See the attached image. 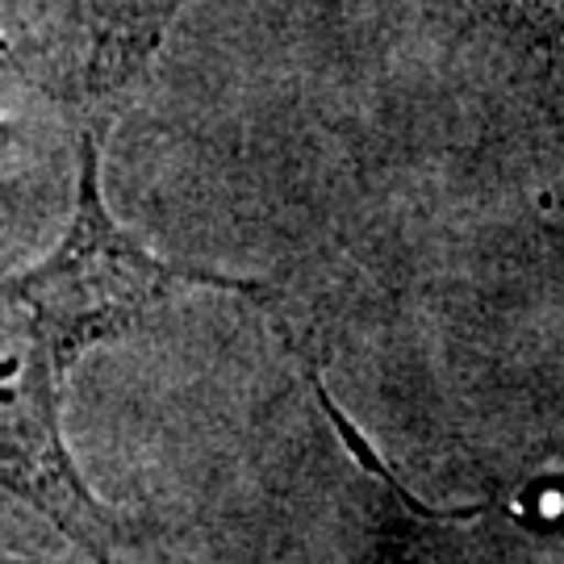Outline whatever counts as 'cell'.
<instances>
[{"instance_id":"1","label":"cell","mask_w":564,"mask_h":564,"mask_svg":"<svg viewBox=\"0 0 564 564\" xmlns=\"http://www.w3.org/2000/svg\"><path fill=\"white\" fill-rule=\"evenodd\" d=\"M101 126H84L80 202L59 251L0 281V485L42 510L84 552L113 564L121 527L80 481L63 444L67 368L88 343L130 330L176 284L235 293H256L260 284L163 263L126 235L101 193Z\"/></svg>"},{"instance_id":"2","label":"cell","mask_w":564,"mask_h":564,"mask_svg":"<svg viewBox=\"0 0 564 564\" xmlns=\"http://www.w3.org/2000/svg\"><path fill=\"white\" fill-rule=\"evenodd\" d=\"M514 4L544 30L547 39L564 42V0H514Z\"/></svg>"},{"instance_id":"3","label":"cell","mask_w":564,"mask_h":564,"mask_svg":"<svg viewBox=\"0 0 564 564\" xmlns=\"http://www.w3.org/2000/svg\"><path fill=\"white\" fill-rule=\"evenodd\" d=\"M0 564H30V561H13V556H4V552H0Z\"/></svg>"}]
</instances>
